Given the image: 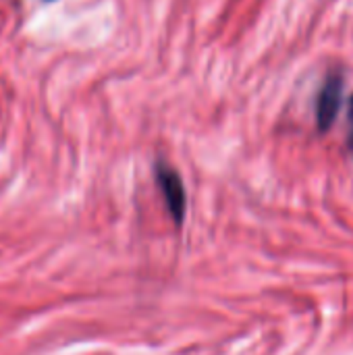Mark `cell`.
<instances>
[{
    "mask_svg": "<svg viewBox=\"0 0 353 355\" xmlns=\"http://www.w3.org/2000/svg\"><path fill=\"white\" fill-rule=\"evenodd\" d=\"M347 119H350V133H347V144H350V150H352V154H353V96H352V102H350V114H347Z\"/></svg>",
    "mask_w": 353,
    "mask_h": 355,
    "instance_id": "3957f363",
    "label": "cell"
},
{
    "mask_svg": "<svg viewBox=\"0 0 353 355\" xmlns=\"http://www.w3.org/2000/svg\"><path fill=\"white\" fill-rule=\"evenodd\" d=\"M341 100H343V77L339 71H333L327 75L316 98V125L320 131L331 129L341 108Z\"/></svg>",
    "mask_w": 353,
    "mask_h": 355,
    "instance_id": "6da1fadb",
    "label": "cell"
},
{
    "mask_svg": "<svg viewBox=\"0 0 353 355\" xmlns=\"http://www.w3.org/2000/svg\"><path fill=\"white\" fill-rule=\"evenodd\" d=\"M156 181L160 187V193L166 202V208L171 212V216L175 218L177 225H181L183 216H185V187L183 181L179 177V173L169 166V164H158L156 166Z\"/></svg>",
    "mask_w": 353,
    "mask_h": 355,
    "instance_id": "7a4b0ae2",
    "label": "cell"
}]
</instances>
